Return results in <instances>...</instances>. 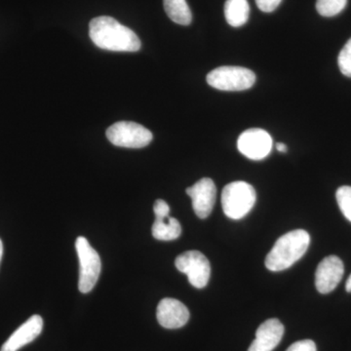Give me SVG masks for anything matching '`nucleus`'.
Listing matches in <instances>:
<instances>
[{"label":"nucleus","mask_w":351,"mask_h":351,"mask_svg":"<svg viewBox=\"0 0 351 351\" xmlns=\"http://www.w3.org/2000/svg\"><path fill=\"white\" fill-rule=\"evenodd\" d=\"M89 36L95 45L104 50L137 52L142 47L135 32L108 16L95 18L90 22Z\"/></svg>","instance_id":"obj_1"},{"label":"nucleus","mask_w":351,"mask_h":351,"mask_svg":"<svg viewBox=\"0 0 351 351\" xmlns=\"http://www.w3.org/2000/svg\"><path fill=\"white\" fill-rule=\"evenodd\" d=\"M311 243L308 232L295 230L282 235L265 258V267L271 271H281L292 267L306 253Z\"/></svg>","instance_id":"obj_2"},{"label":"nucleus","mask_w":351,"mask_h":351,"mask_svg":"<svg viewBox=\"0 0 351 351\" xmlns=\"http://www.w3.org/2000/svg\"><path fill=\"white\" fill-rule=\"evenodd\" d=\"M257 200L255 189L246 182H233L221 193V206L226 217L232 219L244 218Z\"/></svg>","instance_id":"obj_3"},{"label":"nucleus","mask_w":351,"mask_h":351,"mask_svg":"<svg viewBox=\"0 0 351 351\" xmlns=\"http://www.w3.org/2000/svg\"><path fill=\"white\" fill-rule=\"evenodd\" d=\"M207 83L221 91H244L256 82V75L242 66H219L208 73Z\"/></svg>","instance_id":"obj_4"},{"label":"nucleus","mask_w":351,"mask_h":351,"mask_svg":"<svg viewBox=\"0 0 351 351\" xmlns=\"http://www.w3.org/2000/svg\"><path fill=\"white\" fill-rule=\"evenodd\" d=\"M80 260L78 289L83 294L91 292L96 285L101 270V258L85 237H80L75 242Z\"/></svg>","instance_id":"obj_5"},{"label":"nucleus","mask_w":351,"mask_h":351,"mask_svg":"<svg viewBox=\"0 0 351 351\" xmlns=\"http://www.w3.org/2000/svg\"><path fill=\"white\" fill-rule=\"evenodd\" d=\"M107 138L117 147L142 149L151 144L154 136L151 131L136 122L119 121L108 129Z\"/></svg>","instance_id":"obj_6"},{"label":"nucleus","mask_w":351,"mask_h":351,"mask_svg":"<svg viewBox=\"0 0 351 351\" xmlns=\"http://www.w3.org/2000/svg\"><path fill=\"white\" fill-rule=\"evenodd\" d=\"M175 265L179 271L188 276L189 283L193 287L197 289L206 287L211 276V265L201 252L196 250L184 252L176 258Z\"/></svg>","instance_id":"obj_7"},{"label":"nucleus","mask_w":351,"mask_h":351,"mask_svg":"<svg viewBox=\"0 0 351 351\" xmlns=\"http://www.w3.org/2000/svg\"><path fill=\"white\" fill-rule=\"evenodd\" d=\"M239 152L252 160H262L272 149V138L267 131L252 128L244 131L237 141Z\"/></svg>","instance_id":"obj_8"},{"label":"nucleus","mask_w":351,"mask_h":351,"mask_svg":"<svg viewBox=\"0 0 351 351\" xmlns=\"http://www.w3.org/2000/svg\"><path fill=\"white\" fill-rule=\"evenodd\" d=\"M345 267L337 256L323 258L315 272V286L321 294H328L336 289L343 279Z\"/></svg>","instance_id":"obj_9"},{"label":"nucleus","mask_w":351,"mask_h":351,"mask_svg":"<svg viewBox=\"0 0 351 351\" xmlns=\"http://www.w3.org/2000/svg\"><path fill=\"white\" fill-rule=\"evenodd\" d=\"M186 193L193 200L196 216L200 219L208 218L216 203L217 189L214 182L209 178H203L193 186L186 189Z\"/></svg>","instance_id":"obj_10"},{"label":"nucleus","mask_w":351,"mask_h":351,"mask_svg":"<svg viewBox=\"0 0 351 351\" xmlns=\"http://www.w3.org/2000/svg\"><path fill=\"white\" fill-rule=\"evenodd\" d=\"M156 317L163 328L179 329L189 322V311L182 302L165 298L157 306Z\"/></svg>","instance_id":"obj_11"},{"label":"nucleus","mask_w":351,"mask_h":351,"mask_svg":"<svg viewBox=\"0 0 351 351\" xmlns=\"http://www.w3.org/2000/svg\"><path fill=\"white\" fill-rule=\"evenodd\" d=\"M43 329V319L40 315H32L24 324L21 325L15 332L7 339L1 351H18L23 346L32 343L38 338Z\"/></svg>","instance_id":"obj_12"},{"label":"nucleus","mask_w":351,"mask_h":351,"mask_svg":"<svg viewBox=\"0 0 351 351\" xmlns=\"http://www.w3.org/2000/svg\"><path fill=\"white\" fill-rule=\"evenodd\" d=\"M284 326L276 318L265 321L256 332V339L248 351H272L283 338Z\"/></svg>","instance_id":"obj_13"},{"label":"nucleus","mask_w":351,"mask_h":351,"mask_svg":"<svg viewBox=\"0 0 351 351\" xmlns=\"http://www.w3.org/2000/svg\"><path fill=\"white\" fill-rule=\"evenodd\" d=\"M152 237L160 241H172L181 237L182 226L177 219L156 218L152 228Z\"/></svg>","instance_id":"obj_14"},{"label":"nucleus","mask_w":351,"mask_h":351,"mask_svg":"<svg viewBox=\"0 0 351 351\" xmlns=\"http://www.w3.org/2000/svg\"><path fill=\"white\" fill-rule=\"evenodd\" d=\"M226 22L233 27L246 24L250 16V5L247 0H226L225 4Z\"/></svg>","instance_id":"obj_15"},{"label":"nucleus","mask_w":351,"mask_h":351,"mask_svg":"<svg viewBox=\"0 0 351 351\" xmlns=\"http://www.w3.org/2000/svg\"><path fill=\"white\" fill-rule=\"evenodd\" d=\"M164 9L176 24L189 25L193 21V14L186 0H163Z\"/></svg>","instance_id":"obj_16"},{"label":"nucleus","mask_w":351,"mask_h":351,"mask_svg":"<svg viewBox=\"0 0 351 351\" xmlns=\"http://www.w3.org/2000/svg\"><path fill=\"white\" fill-rule=\"evenodd\" d=\"M348 0H317L316 10L323 17H334L346 8Z\"/></svg>","instance_id":"obj_17"},{"label":"nucleus","mask_w":351,"mask_h":351,"mask_svg":"<svg viewBox=\"0 0 351 351\" xmlns=\"http://www.w3.org/2000/svg\"><path fill=\"white\" fill-rule=\"evenodd\" d=\"M336 197L341 213L351 221V186H341L337 191Z\"/></svg>","instance_id":"obj_18"},{"label":"nucleus","mask_w":351,"mask_h":351,"mask_svg":"<svg viewBox=\"0 0 351 351\" xmlns=\"http://www.w3.org/2000/svg\"><path fill=\"white\" fill-rule=\"evenodd\" d=\"M338 64L341 73L351 77V38L339 52Z\"/></svg>","instance_id":"obj_19"},{"label":"nucleus","mask_w":351,"mask_h":351,"mask_svg":"<svg viewBox=\"0 0 351 351\" xmlns=\"http://www.w3.org/2000/svg\"><path fill=\"white\" fill-rule=\"evenodd\" d=\"M286 351H317L316 345L311 339L295 341Z\"/></svg>","instance_id":"obj_20"},{"label":"nucleus","mask_w":351,"mask_h":351,"mask_svg":"<svg viewBox=\"0 0 351 351\" xmlns=\"http://www.w3.org/2000/svg\"><path fill=\"white\" fill-rule=\"evenodd\" d=\"M281 2L282 0H256L258 9L265 13L274 12Z\"/></svg>","instance_id":"obj_21"},{"label":"nucleus","mask_w":351,"mask_h":351,"mask_svg":"<svg viewBox=\"0 0 351 351\" xmlns=\"http://www.w3.org/2000/svg\"><path fill=\"white\" fill-rule=\"evenodd\" d=\"M156 218H167L170 214V207L165 201L162 199L156 200L154 206Z\"/></svg>","instance_id":"obj_22"},{"label":"nucleus","mask_w":351,"mask_h":351,"mask_svg":"<svg viewBox=\"0 0 351 351\" xmlns=\"http://www.w3.org/2000/svg\"><path fill=\"white\" fill-rule=\"evenodd\" d=\"M276 149L280 152H287L288 147L287 145L283 144V143H277L276 144Z\"/></svg>","instance_id":"obj_23"},{"label":"nucleus","mask_w":351,"mask_h":351,"mask_svg":"<svg viewBox=\"0 0 351 351\" xmlns=\"http://www.w3.org/2000/svg\"><path fill=\"white\" fill-rule=\"evenodd\" d=\"M346 289L348 293H351V274L350 276L348 277V281H346Z\"/></svg>","instance_id":"obj_24"},{"label":"nucleus","mask_w":351,"mask_h":351,"mask_svg":"<svg viewBox=\"0 0 351 351\" xmlns=\"http://www.w3.org/2000/svg\"><path fill=\"white\" fill-rule=\"evenodd\" d=\"M2 256H3V244H2L1 239H0V262H1Z\"/></svg>","instance_id":"obj_25"}]
</instances>
